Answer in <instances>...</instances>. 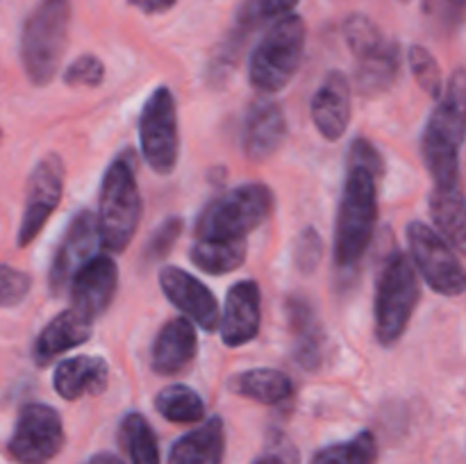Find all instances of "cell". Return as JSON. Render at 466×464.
Returning a JSON list of instances; mask_svg holds the SVG:
<instances>
[{
    "label": "cell",
    "instance_id": "obj_7",
    "mask_svg": "<svg viewBox=\"0 0 466 464\" xmlns=\"http://www.w3.org/2000/svg\"><path fill=\"white\" fill-rule=\"evenodd\" d=\"M273 191L250 182L212 200L196 223V239H246L273 212Z\"/></svg>",
    "mask_w": 466,
    "mask_h": 464
},
{
    "label": "cell",
    "instance_id": "obj_8",
    "mask_svg": "<svg viewBox=\"0 0 466 464\" xmlns=\"http://www.w3.org/2000/svg\"><path fill=\"white\" fill-rule=\"evenodd\" d=\"M141 155L155 173L168 176L180 157L177 105L168 86H157L146 100L139 116Z\"/></svg>",
    "mask_w": 466,
    "mask_h": 464
},
{
    "label": "cell",
    "instance_id": "obj_38",
    "mask_svg": "<svg viewBox=\"0 0 466 464\" xmlns=\"http://www.w3.org/2000/svg\"><path fill=\"white\" fill-rule=\"evenodd\" d=\"M255 464H296V455L291 453L289 446L282 444L280 449H273L271 453L262 455Z\"/></svg>",
    "mask_w": 466,
    "mask_h": 464
},
{
    "label": "cell",
    "instance_id": "obj_22",
    "mask_svg": "<svg viewBox=\"0 0 466 464\" xmlns=\"http://www.w3.org/2000/svg\"><path fill=\"white\" fill-rule=\"evenodd\" d=\"M223 453L226 426L221 417H212L173 444L168 464H223Z\"/></svg>",
    "mask_w": 466,
    "mask_h": 464
},
{
    "label": "cell",
    "instance_id": "obj_23",
    "mask_svg": "<svg viewBox=\"0 0 466 464\" xmlns=\"http://www.w3.org/2000/svg\"><path fill=\"white\" fill-rule=\"evenodd\" d=\"M358 68H355V82L362 96H380L390 89L400 71V50L396 41L385 39L378 48L360 55Z\"/></svg>",
    "mask_w": 466,
    "mask_h": 464
},
{
    "label": "cell",
    "instance_id": "obj_9",
    "mask_svg": "<svg viewBox=\"0 0 466 464\" xmlns=\"http://www.w3.org/2000/svg\"><path fill=\"white\" fill-rule=\"evenodd\" d=\"M62 417L55 408L30 403L21 409L7 450L18 464H48L64 449Z\"/></svg>",
    "mask_w": 466,
    "mask_h": 464
},
{
    "label": "cell",
    "instance_id": "obj_24",
    "mask_svg": "<svg viewBox=\"0 0 466 464\" xmlns=\"http://www.w3.org/2000/svg\"><path fill=\"white\" fill-rule=\"evenodd\" d=\"M431 214L437 227V235L455 250L462 253L466 246V217H464V196L462 185L451 189H432L431 194Z\"/></svg>",
    "mask_w": 466,
    "mask_h": 464
},
{
    "label": "cell",
    "instance_id": "obj_34",
    "mask_svg": "<svg viewBox=\"0 0 466 464\" xmlns=\"http://www.w3.org/2000/svg\"><path fill=\"white\" fill-rule=\"evenodd\" d=\"M323 255V241L319 237V232L314 227H305L300 230L299 239L294 244V264L299 271L303 273H314V268L319 267Z\"/></svg>",
    "mask_w": 466,
    "mask_h": 464
},
{
    "label": "cell",
    "instance_id": "obj_36",
    "mask_svg": "<svg viewBox=\"0 0 466 464\" xmlns=\"http://www.w3.org/2000/svg\"><path fill=\"white\" fill-rule=\"evenodd\" d=\"M296 5L299 0H248L241 9L259 25L264 21H276L287 14H294Z\"/></svg>",
    "mask_w": 466,
    "mask_h": 464
},
{
    "label": "cell",
    "instance_id": "obj_6",
    "mask_svg": "<svg viewBox=\"0 0 466 464\" xmlns=\"http://www.w3.org/2000/svg\"><path fill=\"white\" fill-rule=\"evenodd\" d=\"M421 298L417 268L403 250H391L378 276L376 337L382 346H394L408 330V323Z\"/></svg>",
    "mask_w": 466,
    "mask_h": 464
},
{
    "label": "cell",
    "instance_id": "obj_21",
    "mask_svg": "<svg viewBox=\"0 0 466 464\" xmlns=\"http://www.w3.org/2000/svg\"><path fill=\"white\" fill-rule=\"evenodd\" d=\"M109 367L103 358L77 355L64 359L53 378L55 391L66 400H77L82 396H98L107 389Z\"/></svg>",
    "mask_w": 466,
    "mask_h": 464
},
{
    "label": "cell",
    "instance_id": "obj_2",
    "mask_svg": "<svg viewBox=\"0 0 466 464\" xmlns=\"http://www.w3.org/2000/svg\"><path fill=\"white\" fill-rule=\"evenodd\" d=\"M464 71L458 68L441 91L435 112L428 118L421 139V155L426 168L435 180V189L460 187V153L464 141Z\"/></svg>",
    "mask_w": 466,
    "mask_h": 464
},
{
    "label": "cell",
    "instance_id": "obj_29",
    "mask_svg": "<svg viewBox=\"0 0 466 464\" xmlns=\"http://www.w3.org/2000/svg\"><path fill=\"white\" fill-rule=\"evenodd\" d=\"M378 446L373 432L362 430L349 441L317 450L309 464H376Z\"/></svg>",
    "mask_w": 466,
    "mask_h": 464
},
{
    "label": "cell",
    "instance_id": "obj_5",
    "mask_svg": "<svg viewBox=\"0 0 466 464\" xmlns=\"http://www.w3.org/2000/svg\"><path fill=\"white\" fill-rule=\"evenodd\" d=\"M305 21L299 14L276 18L267 35L255 45L248 62V77L264 94H278L299 73L305 53Z\"/></svg>",
    "mask_w": 466,
    "mask_h": 464
},
{
    "label": "cell",
    "instance_id": "obj_15",
    "mask_svg": "<svg viewBox=\"0 0 466 464\" xmlns=\"http://www.w3.org/2000/svg\"><path fill=\"white\" fill-rule=\"evenodd\" d=\"M287 136V118L273 98H255L250 103L241 130V148L250 162H267L280 150Z\"/></svg>",
    "mask_w": 466,
    "mask_h": 464
},
{
    "label": "cell",
    "instance_id": "obj_37",
    "mask_svg": "<svg viewBox=\"0 0 466 464\" xmlns=\"http://www.w3.org/2000/svg\"><path fill=\"white\" fill-rule=\"evenodd\" d=\"M177 0H127V5L144 14H167L168 9L176 7Z\"/></svg>",
    "mask_w": 466,
    "mask_h": 464
},
{
    "label": "cell",
    "instance_id": "obj_3",
    "mask_svg": "<svg viewBox=\"0 0 466 464\" xmlns=\"http://www.w3.org/2000/svg\"><path fill=\"white\" fill-rule=\"evenodd\" d=\"M141 221V196L137 187V155L123 150L100 185L98 200V241L107 253H123L135 237Z\"/></svg>",
    "mask_w": 466,
    "mask_h": 464
},
{
    "label": "cell",
    "instance_id": "obj_31",
    "mask_svg": "<svg viewBox=\"0 0 466 464\" xmlns=\"http://www.w3.org/2000/svg\"><path fill=\"white\" fill-rule=\"evenodd\" d=\"M410 66H412L419 86L432 98H440L441 91H444V80H441V68L437 64L435 55L423 48V45H412L410 48Z\"/></svg>",
    "mask_w": 466,
    "mask_h": 464
},
{
    "label": "cell",
    "instance_id": "obj_13",
    "mask_svg": "<svg viewBox=\"0 0 466 464\" xmlns=\"http://www.w3.org/2000/svg\"><path fill=\"white\" fill-rule=\"evenodd\" d=\"M118 287V268L109 255H94L71 280L73 309L96 321L107 312Z\"/></svg>",
    "mask_w": 466,
    "mask_h": 464
},
{
    "label": "cell",
    "instance_id": "obj_41",
    "mask_svg": "<svg viewBox=\"0 0 466 464\" xmlns=\"http://www.w3.org/2000/svg\"><path fill=\"white\" fill-rule=\"evenodd\" d=\"M0 139H3V130H0Z\"/></svg>",
    "mask_w": 466,
    "mask_h": 464
},
{
    "label": "cell",
    "instance_id": "obj_12",
    "mask_svg": "<svg viewBox=\"0 0 466 464\" xmlns=\"http://www.w3.org/2000/svg\"><path fill=\"white\" fill-rule=\"evenodd\" d=\"M98 226L91 212H77L73 221L68 223L62 241L57 246L53 264H50V291L55 296H62L71 287L73 276L94 257V250L98 246Z\"/></svg>",
    "mask_w": 466,
    "mask_h": 464
},
{
    "label": "cell",
    "instance_id": "obj_35",
    "mask_svg": "<svg viewBox=\"0 0 466 464\" xmlns=\"http://www.w3.org/2000/svg\"><path fill=\"white\" fill-rule=\"evenodd\" d=\"M182 232V218L180 217H171L157 227V230L150 235L148 244H146V259L148 262H155V259H162L171 253L173 244L180 239Z\"/></svg>",
    "mask_w": 466,
    "mask_h": 464
},
{
    "label": "cell",
    "instance_id": "obj_1",
    "mask_svg": "<svg viewBox=\"0 0 466 464\" xmlns=\"http://www.w3.org/2000/svg\"><path fill=\"white\" fill-rule=\"evenodd\" d=\"M380 176V153L367 139H355L349 150V176L335 226V264L339 268H353L371 246Z\"/></svg>",
    "mask_w": 466,
    "mask_h": 464
},
{
    "label": "cell",
    "instance_id": "obj_19",
    "mask_svg": "<svg viewBox=\"0 0 466 464\" xmlns=\"http://www.w3.org/2000/svg\"><path fill=\"white\" fill-rule=\"evenodd\" d=\"M287 318H289L291 335H294L296 362L305 371H317L323 362V344H326V332L319 321L317 309L305 296H289Z\"/></svg>",
    "mask_w": 466,
    "mask_h": 464
},
{
    "label": "cell",
    "instance_id": "obj_18",
    "mask_svg": "<svg viewBox=\"0 0 466 464\" xmlns=\"http://www.w3.org/2000/svg\"><path fill=\"white\" fill-rule=\"evenodd\" d=\"M198 353V337L194 323L187 317H176L164 323L153 344V371L159 376H177L194 362Z\"/></svg>",
    "mask_w": 466,
    "mask_h": 464
},
{
    "label": "cell",
    "instance_id": "obj_32",
    "mask_svg": "<svg viewBox=\"0 0 466 464\" xmlns=\"http://www.w3.org/2000/svg\"><path fill=\"white\" fill-rule=\"evenodd\" d=\"M32 277L14 267H0V308H16L30 294Z\"/></svg>",
    "mask_w": 466,
    "mask_h": 464
},
{
    "label": "cell",
    "instance_id": "obj_14",
    "mask_svg": "<svg viewBox=\"0 0 466 464\" xmlns=\"http://www.w3.org/2000/svg\"><path fill=\"white\" fill-rule=\"evenodd\" d=\"M159 285H162L164 296L189 318L191 323H198L203 330L212 332L217 330L221 323V314H218L217 296L191 273L185 268L167 267L159 273Z\"/></svg>",
    "mask_w": 466,
    "mask_h": 464
},
{
    "label": "cell",
    "instance_id": "obj_27",
    "mask_svg": "<svg viewBox=\"0 0 466 464\" xmlns=\"http://www.w3.org/2000/svg\"><path fill=\"white\" fill-rule=\"evenodd\" d=\"M123 446L130 455L132 464H159V444L153 428L146 421L144 414L130 412L118 428Z\"/></svg>",
    "mask_w": 466,
    "mask_h": 464
},
{
    "label": "cell",
    "instance_id": "obj_4",
    "mask_svg": "<svg viewBox=\"0 0 466 464\" xmlns=\"http://www.w3.org/2000/svg\"><path fill=\"white\" fill-rule=\"evenodd\" d=\"M71 0H39L21 32V62L32 85L44 86L57 76L71 27Z\"/></svg>",
    "mask_w": 466,
    "mask_h": 464
},
{
    "label": "cell",
    "instance_id": "obj_33",
    "mask_svg": "<svg viewBox=\"0 0 466 464\" xmlns=\"http://www.w3.org/2000/svg\"><path fill=\"white\" fill-rule=\"evenodd\" d=\"M103 80L105 64L96 55H80L64 73V82L71 86H98Z\"/></svg>",
    "mask_w": 466,
    "mask_h": 464
},
{
    "label": "cell",
    "instance_id": "obj_17",
    "mask_svg": "<svg viewBox=\"0 0 466 464\" xmlns=\"http://www.w3.org/2000/svg\"><path fill=\"white\" fill-rule=\"evenodd\" d=\"M350 82L341 71H330L312 98V121L328 141L346 135L350 123Z\"/></svg>",
    "mask_w": 466,
    "mask_h": 464
},
{
    "label": "cell",
    "instance_id": "obj_39",
    "mask_svg": "<svg viewBox=\"0 0 466 464\" xmlns=\"http://www.w3.org/2000/svg\"><path fill=\"white\" fill-rule=\"evenodd\" d=\"M86 464H123V462L112 453H98V455H94V458H91Z\"/></svg>",
    "mask_w": 466,
    "mask_h": 464
},
{
    "label": "cell",
    "instance_id": "obj_20",
    "mask_svg": "<svg viewBox=\"0 0 466 464\" xmlns=\"http://www.w3.org/2000/svg\"><path fill=\"white\" fill-rule=\"evenodd\" d=\"M91 332H94V321L91 318H86L85 314H80L73 308L64 309L36 337L35 350H32L35 362L39 367H48L59 355L85 344L91 337Z\"/></svg>",
    "mask_w": 466,
    "mask_h": 464
},
{
    "label": "cell",
    "instance_id": "obj_25",
    "mask_svg": "<svg viewBox=\"0 0 466 464\" xmlns=\"http://www.w3.org/2000/svg\"><path fill=\"white\" fill-rule=\"evenodd\" d=\"M230 389L262 405H280L289 398L294 385L289 376L278 368H248L232 378Z\"/></svg>",
    "mask_w": 466,
    "mask_h": 464
},
{
    "label": "cell",
    "instance_id": "obj_26",
    "mask_svg": "<svg viewBox=\"0 0 466 464\" xmlns=\"http://www.w3.org/2000/svg\"><path fill=\"white\" fill-rule=\"evenodd\" d=\"M189 257L205 273L226 276L244 264L246 239H196Z\"/></svg>",
    "mask_w": 466,
    "mask_h": 464
},
{
    "label": "cell",
    "instance_id": "obj_10",
    "mask_svg": "<svg viewBox=\"0 0 466 464\" xmlns=\"http://www.w3.org/2000/svg\"><path fill=\"white\" fill-rule=\"evenodd\" d=\"M408 244L412 262L426 277L432 291L441 296H460L464 291V271L458 253L441 239L435 227L421 221L408 226Z\"/></svg>",
    "mask_w": 466,
    "mask_h": 464
},
{
    "label": "cell",
    "instance_id": "obj_40",
    "mask_svg": "<svg viewBox=\"0 0 466 464\" xmlns=\"http://www.w3.org/2000/svg\"><path fill=\"white\" fill-rule=\"evenodd\" d=\"M449 5H451V7L455 9V12H462V7H464V0H449Z\"/></svg>",
    "mask_w": 466,
    "mask_h": 464
},
{
    "label": "cell",
    "instance_id": "obj_11",
    "mask_svg": "<svg viewBox=\"0 0 466 464\" xmlns=\"http://www.w3.org/2000/svg\"><path fill=\"white\" fill-rule=\"evenodd\" d=\"M64 191V164L59 155H46L27 180V198L18 227V246H27L44 230L50 214L57 209Z\"/></svg>",
    "mask_w": 466,
    "mask_h": 464
},
{
    "label": "cell",
    "instance_id": "obj_28",
    "mask_svg": "<svg viewBox=\"0 0 466 464\" xmlns=\"http://www.w3.org/2000/svg\"><path fill=\"white\" fill-rule=\"evenodd\" d=\"M155 408L167 421L173 423H198L205 417V403L191 387L168 385L155 398Z\"/></svg>",
    "mask_w": 466,
    "mask_h": 464
},
{
    "label": "cell",
    "instance_id": "obj_16",
    "mask_svg": "<svg viewBox=\"0 0 466 464\" xmlns=\"http://www.w3.org/2000/svg\"><path fill=\"white\" fill-rule=\"evenodd\" d=\"M262 323V291L255 280H241L228 291L221 318L223 344L237 348L253 341Z\"/></svg>",
    "mask_w": 466,
    "mask_h": 464
},
{
    "label": "cell",
    "instance_id": "obj_30",
    "mask_svg": "<svg viewBox=\"0 0 466 464\" xmlns=\"http://www.w3.org/2000/svg\"><path fill=\"white\" fill-rule=\"evenodd\" d=\"M344 36L350 53H353L355 57L369 53V50H373L376 45H380L382 41L387 39L380 32V27H378L371 18L364 16V14H353V16L346 18Z\"/></svg>",
    "mask_w": 466,
    "mask_h": 464
}]
</instances>
